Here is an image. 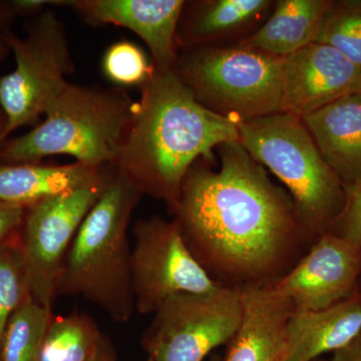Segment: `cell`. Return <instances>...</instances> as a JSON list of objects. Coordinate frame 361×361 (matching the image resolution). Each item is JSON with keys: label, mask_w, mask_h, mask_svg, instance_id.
<instances>
[{"label": "cell", "mask_w": 361, "mask_h": 361, "mask_svg": "<svg viewBox=\"0 0 361 361\" xmlns=\"http://www.w3.org/2000/svg\"><path fill=\"white\" fill-rule=\"evenodd\" d=\"M217 149L219 169L196 161L171 215L194 257L221 286L275 283L316 239L299 219L290 195L239 141Z\"/></svg>", "instance_id": "cell-1"}, {"label": "cell", "mask_w": 361, "mask_h": 361, "mask_svg": "<svg viewBox=\"0 0 361 361\" xmlns=\"http://www.w3.org/2000/svg\"><path fill=\"white\" fill-rule=\"evenodd\" d=\"M134 118L114 166L142 196L172 213L188 171L214 160V149L239 141V123L207 110L174 71L154 66L139 87Z\"/></svg>", "instance_id": "cell-2"}, {"label": "cell", "mask_w": 361, "mask_h": 361, "mask_svg": "<svg viewBox=\"0 0 361 361\" xmlns=\"http://www.w3.org/2000/svg\"><path fill=\"white\" fill-rule=\"evenodd\" d=\"M142 197L116 169L71 243L56 297H82L114 322H130L135 302L129 226Z\"/></svg>", "instance_id": "cell-3"}, {"label": "cell", "mask_w": 361, "mask_h": 361, "mask_svg": "<svg viewBox=\"0 0 361 361\" xmlns=\"http://www.w3.org/2000/svg\"><path fill=\"white\" fill-rule=\"evenodd\" d=\"M135 108L137 101L122 87L68 82L44 121L0 145V163H42L47 157L66 155L90 167L114 165Z\"/></svg>", "instance_id": "cell-4"}, {"label": "cell", "mask_w": 361, "mask_h": 361, "mask_svg": "<svg viewBox=\"0 0 361 361\" xmlns=\"http://www.w3.org/2000/svg\"><path fill=\"white\" fill-rule=\"evenodd\" d=\"M239 142L288 190L304 227L317 240L330 232L348 197L298 116L273 114L239 123Z\"/></svg>", "instance_id": "cell-5"}, {"label": "cell", "mask_w": 361, "mask_h": 361, "mask_svg": "<svg viewBox=\"0 0 361 361\" xmlns=\"http://www.w3.org/2000/svg\"><path fill=\"white\" fill-rule=\"evenodd\" d=\"M176 75L195 99L241 123L283 113V58L244 45L179 49Z\"/></svg>", "instance_id": "cell-6"}, {"label": "cell", "mask_w": 361, "mask_h": 361, "mask_svg": "<svg viewBox=\"0 0 361 361\" xmlns=\"http://www.w3.org/2000/svg\"><path fill=\"white\" fill-rule=\"evenodd\" d=\"M25 37L13 32L8 45L16 68L0 78V108L6 116V140L14 130L39 125L75 71L65 23L54 9L30 18Z\"/></svg>", "instance_id": "cell-7"}, {"label": "cell", "mask_w": 361, "mask_h": 361, "mask_svg": "<svg viewBox=\"0 0 361 361\" xmlns=\"http://www.w3.org/2000/svg\"><path fill=\"white\" fill-rule=\"evenodd\" d=\"M115 174V166H106L96 179L26 209L18 249L30 294L45 307L51 310L58 298L59 277L80 225Z\"/></svg>", "instance_id": "cell-8"}, {"label": "cell", "mask_w": 361, "mask_h": 361, "mask_svg": "<svg viewBox=\"0 0 361 361\" xmlns=\"http://www.w3.org/2000/svg\"><path fill=\"white\" fill-rule=\"evenodd\" d=\"M241 317L238 288L175 294L154 313L142 346L153 361H204L215 349L228 345Z\"/></svg>", "instance_id": "cell-9"}, {"label": "cell", "mask_w": 361, "mask_h": 361, "mask_svg": "<svg viewBox=\"0 0 361 361\" xmlns=\"http://www.w3.org/2000/svg\"><path fill=\"white\" fill-rule=\"evenodd\" d=\"M132 286L135 310L154 314L169 297L219 288L188 248L174 219H141L133 228Z\"/></svg>", "instance_id": "cell-10"}, {"label": "cell", "mask_w": 361, "mask_h": 361, "mask_svg": "<svg viewBox=\"0 0 361 361\" xmlns=\"http://www.w3.org/2000/svg\"><path fill=\"white\" fill-rule=\"evenodd\" d=\"M361 248L329 232L281 279L273 283L296 310H322L355 295Z\"/></svg>", "instance_id": "cell-11"}, {"label": "cell", "mask_w": 361, "mask_h": 361, "mask_svg": "<svg viewBox=\"0 0 361 361\" xmlns=\"http://www.w3.org/2000/svg\"><path fill=\"white\" fill-rule=\"evenodd\" d=\"M361 92V68L327 44L313 42L283 58V113L302 118Z\"/></svg>", "instance_id": "cell-12"}, {"label": "cell", "mask_w": 361, "mask_h": 361, "mask_svg": "<svg viewBox=\"0 0 361 361\" xmlns=\"http://www.w3.org/2000/svg\"><path fill=\"white\" fill-rule=\"evenodd\" d=\"M185 0H68L66 6L92 25L127 28L148 47L156 68L174 71L176 33Z\"/></svg>", "instance_id": "cell-13"}, {"label": "cell", "mask_w": 361, "mask_h": 361, "mask_svg": "<svg viewBox=\"0 0 361 361\" xmlns=\"http://www.w3.org/2000/svg\"><path fill=\"white\" fill-rule=\"evenodd\" d=\"M242 317L222 361H287V324L294 307L274 285L238 288Z\"/></svg>", "instance_id": "cell-14"}, {"label": "cell", "mask_w": 361, "mask_h": 361, "mask_svg": "<svg viewBox=\"0 0 361 361\" xmlns=\"http://www.w3.org/2000/svg\"><path fill=\"white\" fill-rule=\"evenodd\" d=\"M346 197L361 187V92L301 118Z\"/></svg>", "instance_id": "cell-15"}, {"label": "cell", "mask_w": 361, "mask_h": 361, "mask_svg": "<svg viewBox=\"0 0 361 361\" xmlns=\"http://www.w3.org/2000/svg\"><path fill=\"white\" fill-rule=\"evenodd\" d=\"M271 0H193L185 1L176 33L179 49L221 44L254 32L272 11Z\"/></svg>", "instance_id": "cell-16"}, {"label": "cell", "mask_w": 361, "mask_h": 361, "mask_svg": "<svg viewBox=\"0 0 361 361\" xmlns=\"http://www.w3.org/2000/svg\"><path fill=\"white\" fill-rule=\"evenodd\" d=\"M361 334V296L322 310L292 311L287 324V361H313L346 348Z\"/></svg>", "instance_id": "cell-17"}, {"label": "cell", "mask_w": 361, "mask_h": 361, "mask_svg": "<svg viewBox=\"0 0 361 361\" xmlns=\"http://www.w3.org/2000/svg\"><path fill=\"white\" fill-rule=\"evenodd\" d=\"M106 167L0 163V201L28 208L96 179Z\"/></svg>", "instance_id": "cell-18"}, {"label": "cell", "mask_w": 361, "mask_h": 361, "mask_svg": "<svg viewBox=\"0 0 361 361\" xmlns=\"http://www.w3.org/2000/svg\"><path fill=\"white\" fill-rule=\"evenodd\" d=\"M329 0H277L264 23L237 44L275 56L315 42Z\"/></svg>", "instance_id": "cell-19"}, {"label": "cell", "mask_w": 361, "mask_h": 361, "mask_svg": "<svg viewBox=\"0 0 361 361\" xmlns=\"http://www.w3.org/2000/svg\"><path fill=\"white\" fill-rule=\"evenodd\" d=\"M103 336L97 323L85 313L52 314L39 361H89Z\"/></svg>", "instance_id": "cell-20"}, {"label": "cell", "mask_w": 361, "mask_h": 361, "mask_svg": "<svg viewBox=\"0 0 361 361\" xmlns=\"http://www.w3.org/2000/svg\"><path fill=\"white\" fill-rule=\"evenodd\" d=\"M52 311L28 295L9 317L0 343L1 361H39Z\"/></svg>", "instance_id": "cell-21"}, {"label": "cell", "mask_w": 361, "mask_h": 361, "mask_svg": "<svg viewBox=\"0 0 361 361\" xmlns=\"http://www.w3.org/2000/svg\"><path fill=\"white\" fill-rule=\"evenodd\" d=\"M315 42L334 47L361 68V0H329Z\"/></svg>", "instance_id": "cell-22"}, {"label": "cell", "mask_w": 361, "mask_h": 361, "mask_svg": "<svg viewBox=\"0 0 361 361\" xmlns=\"http://www.w3.org/2000/svg\"><path fill=\"white\" fill-rule=\"evenodd\" d=\"M18 237L13 242L0 244V343L9 317L32 295Z\"/></svg>", "instance_id": "cell-23"}, {"label": "cell", "mask_w": 361, "mask_h": 361, "mask_svg": "<svg viewBox=\"0 0 361 361\" xmlns=\"http://www.w3.org/2000/svg\"><path fill=\"white\" fill-rule=\"evenodd\" d=\"M102 68L104 77L115 87L139 89L153 73L154 63L139 45L130 40H120L104 51Z\"/></svg>", "instance_id": "cell-24"}, {"label": "cell", "mask_w": 361, "mask_h": 361, "mask_svg": "<svg viewBox=\"0 0 361 361\" xmlns=\"http://www.w3.org/2000/svg\"><path fill=\"white\" fill-rule=\"evenodd\" d=\"M330 232L361 248V187L348 195L346 205Z\"/></svg>", "instance_id": "cell-25"}, {"label": "cell", "mask_w": 361, "mask_h": 361, "mask_svg": "<svg viewBox=\"0 0 361 361\" xmlns=\"http://www.w3.org/2000/svg\"><path fill=\"white\" fill-rule=\"evenodd\" d=\"M26 209L0 201V244L6 243L18 236L25 220Z\"/></svg>", "instance_id": "cell-26"}, {"label": "cell", "mask_w": 361, "mask_h": 361, "mask_svg": "<svg viewBox=\"0 0 361 361\" xmlns=\"http://www.w3.org/2000/svg\"><path fill=\"white\" fill-rule=\"evenodd\" d=\"M68 0H11L16 16L35 18L51 6H66Z\"/></svg>", "instance_id": "cell-27"}, {"label": "cell", "mask_w": 361, "mask_h": 361, "mask_svg": "<svg viewBox=\"0 0 361 361\" xmlns=\"http://www.w3.org/2000/svg\"><path fill=\"white\" fill-rule=\"evenodd\" d=\"M18 16L14 13L11 1L0 0V61L6 59L11 52L8 45V35L11 32V26Z\"/></svg>", "instance_id": "cell-28"}, {"label": "cell", "mask_w": 361, "mask_h": 361, "mask_svg": "<svg viewBox=\"0 0 361 361\" xmlns=\"http://www.w3.org/2000/svg\"><path fill=\"white\" fill-rule=\"evenodd\" d=\"M332 361H361V334L346 348L334 353Z\"/></svg>", "instance_id": "cell-29"}, {"label": "cell", "mask_w": 361, "mask_h": 361, "mask_svg": "<svg viewBox=\"0 0 361 361\" xmlns=\"http://www.w3.org/2000/svg\"><path fill=\"white\" fill-rule=\"evenodd\" d=\"M89 361H118L115 348L108 336L104 334L99 348Z\"/></svg>", "instance_id": "cell-30"}, {"label": "cell", "mask_w": 361, "mask_h": 361, "mask_svg": "<svg viewBox=\"0 0 361 361\" xmlns=\"http://www.w3.org/2000/svg\"><path fill=\"white\" fill-rule=\"evenodd\" d=\"M6 116H4V111H2L1 108H0V133H2V134H4V132H6ZM4 139H6V137H4Z\"/></svg>", "instance_id": "cell-31"}, {"label": "cell", "mask_w": 361, "mask_h": 361, "mask_svg": "<svg viewBox=\"0 0 361 361\" xmlns=\"http://www.w3.org/2000/svg\"><path fill=\"white\" fill-rule=\"evenodd\" d=\"M210 361H222V357L219 355H214Z\"/></svg>", "instance_id": "cell-32"}, {"label": "cell", "mask_w": 361, "mask_h": 361, "mask_svg": "<svg viewBox=\"0 0 361 361\" xmlns=\"http://www.w3.org/2000/svg\"><path fill=\"white\" fill-rule=\"evenodd\" d=\"M4 142H6V139H4V134L0 133V145H1Z\"/></svg>", "instance_id": "cell-33"}, {"label": "cell", "mask_w": 361, "mask_h": 361, "mask_svg": "<svg viewBox=\"0 0 361 361\" xmlns=\"http://www.w3.org/2000/svg\"><path fill=\"white\" fill-rule=\"evenodd\" d=\"M313 361H324V360H320V358H317V360H313Z\"/></svg>", "instance_id": "cell-34"}, {"label": "cell", "mask_w": 361, "mask_h": 361, "mask_svg": "<svg viewBox=\"0 0 361 361\" xmlns=\"http://www.w3.org/2000/svg\"><path fill=\"white\" fill-rule=\"evenodd\" d=\"M147 361H153V360H149V358H148V360H147Z\"/></svg>", "instance_id": "cell-35"}, {"label": "cell", "mask_w": 361, "mask_h": 361, "mask_svg": "<svg viewBox=\"0 0 361 361\" xmlns=\"http://www.w3.org/2000/svg\"></svg>", "instance_id": "cell-36"}]
</instances>
